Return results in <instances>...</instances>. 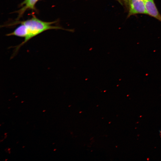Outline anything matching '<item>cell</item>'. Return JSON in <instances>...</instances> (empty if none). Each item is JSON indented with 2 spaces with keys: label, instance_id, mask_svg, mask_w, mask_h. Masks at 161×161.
Masks as SVG:
<instances>
[{
  "label": "cell",
  "instance_id": "52a82bcc",
  "mask_svg": "<svg viewBox=\"0 0 161 161\" xmlns=\"http://www.w3.org/2000/svg\"><path fill=\"white\" fill-rule=\"evenodd\" d=\"M27 0H24L23 2H24L26 1Z\"/></svg>",
  "mask_w": 161,
  "mask_h": 161
},
{
  "label": "cell",
  "instance_id": "7a4b0ae2",
  "mask_svg": "<svg viewBox=\"0 0 161 161\" xmlns=\"http://www.w3.org/2000/svg\"><path fill=\"white\" fill-rule=\"evenodd\" d=\"M127 18L137 14H147L144 0H129Z\"/></svg>",
  "mask_w": 161,
  "mask_h": 161
},
{
  "label": "cell",
  "instance_id": "5b68a950",
  "mask_svg": "<svg viewBox=\"0 0 161 161\" xmlns=\"http://www.w3.org/2000/svg\"><path fill=\"white\" fill-rule=\"evenodd\" d=\"M123 0L126 9L127 11H128L129 9V0Z\"/></svg>",
  "mask_w": 161,
  "mask_h": 161
},
{
  "label": "cell",
  "instance_id": "3957f363",
  "mask_svg": "<svg viewBox=\"0 0 161 161\" xmlns=\"http://www.w3.org/2000/svg\"><path fill=\"white\" fill-rule=\"evenodd\" d=\"M147 14L161 22V15L159 12L154 0H144Z\"/></svg>",
  "mask_w": 161,
  "mask_h": 161
},
{
  "label": "cell",
  "instance_id": "277c9868",
  "mask_svg": "<svg viewBox=\"0 0 161 161\" xmlns=\"http://www.w3.org/2000/svg\"><path fill=\"white\" fill-rule=\"evenodd\" d=\"M39 0H27L24 2H22L20 6L22 7L16 11L18 15L17 18L18 20L23 15L24 13L27 10H31L36 11L35 5L36 3Z\"/></svg>",
  "mask_w": 161,
  "mask_h": 161
},
{
  "label": "cell",
  "instance_id": "8992f818",
  "mask_svg": "<svg viewBox=\"0 0 161 161\" xmlns=\"http://www.w3.org/2000/svg\"><path fill=\"white\" fill-rule=\"evenodd\" d=\"M121 4H123V3L122 2V1L121 0H117Z\"/></svg>",
  "mask_w": 161,
  "mask_h": 161
},
{
  "label": "cell",
  "instance_id": "6da1fadb",
  "mask_svg": "<svg viewBox=\"0 0 161 161\" xmlns=\"http://www.w3.org/2000/svg\"><path fill=\"white\" fill-rule=\"evenodd\" d=\"M56 21L46 22L42 21L35 16L31 18L22 21H16L12 26L20 24L12 32L8 34L10 36H15L24 38V40L21 44L16 47L13 55L16 54L20 48L30 39L43 32L52 29H64L58 26L52 25Z\"/></svg>",
  "mask_w": 161,
  "mask_h": 161
}]
</instances>
